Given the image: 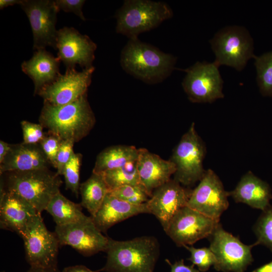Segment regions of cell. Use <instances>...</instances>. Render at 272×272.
Returning a JSON list of instances; mask_svg holds the SVG:
<instances>
[{
	"instance_id": "f546056e",
	"label": "cell",
	"mask_w": 272,
	"mask_h": 272,
	"mask_svg": "<svg viewBox=\"0 0 272 272\" xmlns=\"http://www.w3.org/2000/svg\"><path fill=\"white\" fill-rule=\"evenodd\" d=\"M109 193L121 200L135 205L147 202L151 197L142 184L124 185Z\"/></svg>"
},
{
	"instance_id": "4316f807",
	"label": "cell",
	"mask_w": 272,
	"mask_h": 272,
	"mask_svg": "<svg viewBox=\"0 0 272 272\" xmlns=\"http://www.w3.org/2000/svg\"><path fill=\"white\" fill-rule=\"evenodd\" d=\"M136 162L101 173L109 191L124 185L141 184Z\"/></svg>"
},
{
	"instance_id": "484cf974",
	"label": "cell",
	"mask_w": 272,
	"mask_h": 272,
	"mask_svg": "<svg viewBox=\"0 0 272 272\" xmlns=\"http://www.w3.org/2000/svg\"><path fill=\"white\" fill-rule=\"evenodd\" d=\"M81 206L93 217L102 204L109 191L101 174L92 172L90 177L80 184Z\"/></svg>"
},
{
	"instance_id": "603a6c76",
	"label": "cell",
	"mask_w": 272,
	"mask_h": 272,
	"mask_svg": "<svg viewBox=\"0 0 272 272\" xmlns=\"http://www.w3.org/2000/svg\"><path fill=\"white\" fill-rule=\"evenodd\" d=\"M229 194L236 202L245 203L262 211L270 206L272 198L268 184L250 171L242 176L234 189Z\"/></svg>"
},
{
	"instance_id": "2e32d148",
	"label": "cell",
	"mask_w": 272,
	"mask_h": 272,
	"mask_svg": "<svg viewBox=\"0 0 272 272\" xmlns=\"http://www.w3.org/2000/svg\"><path fill=\"white\" fill-rule=\"evenodd\" d=\"M96 44L87 35L73 27H64L57 32V57L66 69L80 65L83 69L93 66Z\"/></svg>"
},
{
	"instance_id": "5bb4252c",
	"label": "cell",
	"mask_w": 272,
	"mask_h": 272,
	"mask_svg": "<svg viewBox=\"0 0 272 272\" xmlns=\"http://www.w3.org/2000/svg\"><path fill=\"white\" fill-rule=\"evenodd\" d=\"M54 233L60 245H69L85 256L106 252L109 237L103 235L91 217L80 222L56 226Z\"/></svg>"
},
{
	"instance_id": "d6986e66",
	"label": "cell",
	"mask_w": 272,
	"mask_h": 272,
	"mask_svg": "<svg viewBox=\"0 0 272 272\" xmlns=\"http://www.w3.org/2000/svg\"><path fill=\"white\" fill-rule=\"evenodd\" d=\"M136 164L141 183L150 196L156 188L168 182L176 171L170 159L164 160L145 148L139 149Z\"/></svg>"
},
{
	"instance_id": "d4e9b609",
	"label": "cell",
	"mask_w": 272,
	"mask_h": 272,
	"mask_svg": "<svg viewBox=\"0 0 272 272\" xmlns=\"http://www.w3.org/2000/svg\"><path fill=\"white\" fill-rule=\"evenodd\" d=\"M45 211L52 216L56 226L80 222L89 218L83 213L81 203L72 201L60 191L52 198Z\"/></svg>"
},
{
	"instance_id": "6da1fadb",
	"label": "cell",
	"mask_w": 272,
	"mask_h": 272,
	"mask_svg": "<svg viewBox=\"0 0 272 272\" xmlns=\"http://www.w3.org/2000/svg\"><path fill=\"white\" fill-rule=\"evenodd\" d=\"M96 122L87 99V93L76 101L61 106L44 101L39 123L48 132L61 141L79 142L91 131Z\"/></svg>"
},
{
	"instance_id": "30bf717a",
	"label": "cell",
	"mask_w": 272,
	"mask_h": 272,
	"mask_svg": "<svg viewBox=\"0 0 272 272\" xmlns=\"http://www.w3.org/2000/svg\"><path fill=\"white\" fill-rule=\"evenodd\" d=\"M219 67L215 61H197L184 70L186 75L182 85L191 102L212 103L224 97L223 81Z\"/></svg>"
},
{
	"instance_id": "7c38bea8",
	"label": "cell",
	"mask_w": 272,
	"mask_h": 272,
	"mask_svg": "<svg viewBox=\"0 0 272 272\" xmlns=\"http://www.w3.org/2000/svg\"><path fill=\"white\" fill-rule=\"evenodd\" d=\"M219 222L185 206L175 215L165 232L177 246H191L209 238Z\"/></svg>"
},
{
	"instance_id": "f35d334b",
	"label": "cell",
	"mask_w": 272,
	"mask_h": 272,
	"mask_svg": "<svg viewBox=\"0 0 272 272\" xmlns=\"http://www.w3.org/2000/svg\"><path fill=\"white\" fill-rule=\"evenodd\" d=\"M12 145L0 141V164L4 160L11 149Z\"/></svg>"
},
{
	"instance_id": "d6a6232c",
	"label": "cell",
	"mask_w": 272,
	"mask_h": 272,
	"mask_svg": "<svg viewBox=\"0 0 272 272\" xmlns=\"http://www.w3.org/2000/svg\"><path fill=\"white\" fill-rule=\"evenodd\" d=\"M59 138L48 132L39 145L50 164L56 167V158L61 142Z\"/></svg>"
},
{
	"instance_id": "836d02e7",
	"label": "cell",
	"mask_w": 272,
	"mask_h": 272,
	"mask_svg": "<svg viewBox=\"0 0 272 272\" xmlns=\"http://www.w3.org/2000/svg\"><path fill=\"white\" fill-rule=\"evenodd\" d=\"M23 131V143L27 144H39L45 137L43 127L39 123H34L27 121L21 122Z\"/></svg>"
},
{
	"instance_id": "cb8c5ba5",
	"label": "cell",
	"mask_w": 272,
	"mask_h": 272,
	"mask_svg": "<svg viewBox=\"0 0 272 272\" xmlns=\"http://www.w3.org/2000/svg\"><path fill=\"white\" fill-rule=\"evenodd\" d=\"M139 149L133 146L115 145L107 147L97 156L93 173L101 174L136 162Z\"/></svg>"
},
{
	"instance_id": "74e56055",
	"label": "cell",
	"mask_w": 272,
	"mask_h": 272,
	"mask_svg": "<svg viewBox=\"0 0 272 272\" xmlns=\"http://www.w3.org/2000/svg\"><path fill=\"white\" fill-rule=\"evenodd\" d=\"M100 271V269L92 270L84 265H76L64 268L62 272H99Z\"/></svg>"
},
{
	"instance_id": "8d00e7d4",
	"label": "cell",
	"mask_w": 272,
	"mask_h": 272,
	"mask_svg": "<svg viewBox=\"0 0 272 272\" xmlns=\"http://www.w3.org/2000/svg\"><path fill=\"white\" fill-rule=\"evenodd\" d=\"M166 261L170 266V272H199L198 269L194 267V265L185 264L183 259L176 261L174 263H171L167 259Z\"/></svg>"
},
{
	"instance_id": "7bdbcfd3",
	"label": "cell",
	"mask_w": 272,
	"mask_h": 272,
	"mask_svg": "<svg viewBox=\"0 0 272 272\" xmlns=\"http://www.w3.org/2000/svg\"><path fill=\"white\" fill-rule=\"evenodd\" d=\"M2 272H5V271H2Z\"/></svg>"
},
{
	"instance_id": "d590c367",
	"label": "cell",
	"mask_w": 272,
	"mask_h": 272,
	"mask_svg": "<svg viewBox=\"0 0 272 272\" xmlns=\"http://www.w3.org/2000/svg\"><path fill=\"white\" fill-rule=\"evenodd\" d=\"M59 10L65 12H72L82 20L86 19L82 11L83 6L85 2L84 0H56L54 1Z\"/></svg>"
},
{
	"instance_id": "e575fe53",
	"label": "cell",
	"mask_w": 272,
	"mask_h": 272,
	"mask_svg": "<svg viewBox=\"0 0 272 272\" xmlns=\"http://www.w3.org/2000/svg\"><path fill=\"white\" fill-rule=\"evenodd\" d=\"M74 144L67 141L61 142L56 158V173L59 176L62 175L65 166L75 153L73 151Z\"/></svg>"
},
{
	"instance_id": "5b68a950",
	"label": "cell",
	"mask_w": 272,
	"mask_h": 272,
	"mask_svg": "<svg viewBox=\"0 0 272 272\" xmlns=\"http://www.w3.org/2000/svg\"><path fill=\"white\" fill-rule=\"evenodd\" d=\"M173 13L165 3L149 0H126L117 10L116 32L130 39L158 26Z\"/></svg>"
},
{
	"instance_id": "ac0fdd59",
	"label": "cell",
	"mask_w": 272,
	"mask_h": 272,
	"mask_svg": "<svg viewBox=\"0 0 272 272\" xmlns=\"http://www.w3.org/2000/svg\"><path fill=\"white\" fill-rule=\"evenodd\" d=\"M39 214L27 201L8 191L1 184L0 227L15 232L22 237L32 219Z\"/></svg>"
},
{
	"instance_id": "277c9868",
	"label": "cell",
	"mask_w": 272,
	"mask_h": 272,
	"mask_svg": "<svg viewBox=\"0 0 272 272\" xmlns=\"http://www.w3.org/2000/svg\"><path fill=\"white\" fill-rule=\"evenodd\" d=\"M62 181L48 168L8 172L7 188L29 203L41 214L58 192Z\"/></svg>"
},
{
	"instance_id": "8992f818",
	"label": "cell",
	"mask_w": 272,
	"mask_h": 272,
	"mask_svg": "<svg viewBox=\"0 0 272 272\" xmlns=\"http://www.w3.org/2000/svg\"><path fill=\"white\" fill-rule=\"evenodd\" d=\"M206 153L205 144L193 122L174 149L170 159L176 167L173 179L188 188L199 181L206 172L203 167Z\"/></svg>"
},
{
	"instance_id": "60d3db41",
	"label": "cell",
	"mask_w": 272,
	"mask_h": 272,
	"mask_svg": "<svg viewBox=\"0 0 272 272\" xmlns=\"http://www.w3.org/2000/svg\"><path fill=\"white\" fill-rule=\"evenodd\" d=\"M22 0H1L0 1V9H3L9 6H12L16 4L21 5Z\"/></svg>"
},
{
	"instance_id": "7402d4cb",
	"label": "cell",
	"mask_w": 272,
	"mask_h": 272,
	"mask_svg": "<svg viewBox=\"0 0 272 272\" xmlns=\"http://www.w3.org/2000/svg\"><path fill=\"white\" fill-rule=\"evenodd\" d=\"M60 60L45 49L36 50L28 60L21 64L22 71L31 79L34 85V94L54 82L61 75Z\"/></svg>"
},
{
	"instance_id": "8fae6325",
	"label": "cell",
	"mask_w": 272,
	"mask_h": 272,
	"mask_svg": "<svg viewBox=\"0 0 272 272\" xmlns=\"http://www.w3.org/2000/svg\"><path fill=\"white\" fill-rule=\"evenodd\" d=\"M30 22L33 36V49L52 47L56 49V29L59 9L54 1L22 0L20 5Z\"/></svg>"
},
{
	"instance_id": "83f0119b",
	"label": "cell",
	"mask_w": 272,
	"mask_h": 272,
	"mask_svg": "<svg viewBox=\"0 0 272 272\" xmlns=\"http://www.w3.org/2000/svg\"><path fill=\"white\" fill-rule=\"evenodd\" d=\"M254 58L260 92L263 96H272V51Z\"/></svg>"
},
{
	"instance_id": "e0dca14e",
	"label": "cell",
	"mask_w": 272,
	"mask_h": 272,
	"mask_svg": "<svg viewBox=\"0 0 272 272\" xmlns=\"http://www.w3.org/2000/svg\"><path fill=\"white\" fill-rule=\"evenodd\" d=\"M192 191L174 179L153 191L146 203L149 213L156 217L164 231L175 215L187 206Z\"/></svg>"
},
{
	"instance_id": "52a82bcc",
	"label": "cell",
	"mask_w": 272,
	"mask_h": 272,
	"mask_svg": "<svg viewBox=\"0 0 272 272\" xmlns=\"http://www.w3.org/2000/svg\"><path fill=\"white\" fill-rule=\"evenodd\" d=\"M210 42L216 56L214 61L219 66L226 65L241 71L248 61L255 56L253 39L243 26L225 27Z\"/></svg>"
},
{
	"instance_id": "9a60e30c",
	"label": "cell",
	"mask_w": 272,
	"mask_h": 272,
	"mask_svg": "<svg viewBox=\"0 0 272 272\" xmlns=\"http://www.w3.org/2000/svg\"><path fill=\"white\" fill-rule=\"evenodd\" d=\"M95 70L93 66L78 72L75 67L66 69L52 83L42 88L38 94L54 106L67 104L87 93Z\"/></svg>"
},
{
	"instance_id": "b9f144b4",
	"label": "cell",
	"mask_w": 272,
	"mask_h": 272,
	"mask_svg": "<svg viewBox=\"0 0 272 272\" xmlns=\"http://www.w3.org/2000/svg\"><path fill=\"white\" fill-rule=\"evenodd\" d=\"M252 272H272V261L261 265Z\"/></svg>"
},
{
	"instance_id": "1f68e13d",
	"label": "cell",
	"mask_w": 272,
	"mask_h": 272,
	"mask_svg": "<svg viewBox=\"0 0 272 272\" xmlns=\"http://www.w3.org/2000/svg\"><path fill=\"white\" fill-rule=\"evenodd\" d=\"M184 247L190 253L187 260L192 264L196 265L199 271L206 272L215 264L216 256L210 247L195 248L192 245L185 246Z\"/></svg>"
},
{
	"instance_id": "9c48e42d",
	"label": "cell",
	"mask_w": 272,
	"mask_h": 272,
	"mask_svg": "<svg viewBox=\"0 0 272 272\" xmlns=\"http://www.w3.org/2000/svg\"><path fill=\"white\" fill-rule=\"evenodd\" d=\"M26 259L32 267H57L59 243L54 232L45 226L41 214L28 224L23 236Z\"/></svg>"
},
{
	"instance_id": "4dcf8cb0",
	"label": "cell",
	"mask_w": 272,
	"mask_h": 272,
	"mask_svg": "<svg viewBox=\"0 0 272 272\" xmlns=\"http://www.w3.org/2000/svg\"><path fill=\"white\" fill-rule=\"evenodd\" d=\"M82 160V154L74 153L65 166L62 174L66 189L70 190L77 197L80 192V172Z\"/></svg>"
},
{
	"instance_id": "ffe728a7",
	"label": "cell",
	"mask_w": 272,
	"mask_h": 272,
	"mask_svg": "<svg viewBox=\"0 0 272 272\" xmlns=\"http://www.w3.org/2000/svg\"><path fill=\"white\" fill-rule=\"evenodd\" d=\"M141 214H150L146 202L135 205L121 200L109 192L92 220L102 233L115 224Z\"/></svg>"
},
{
	"instance_id": "44dd1931",
	"label": "cell",
	"mask_w": 272,
	"mask_h": 272,
	"mask_svg": "<svg viewBox=\"0 0 272 272\" xmlns=\"http://www.w3.org/2000/svg\"><path fill=\"white\" fill-rule=\"evenodd\" d=\"M50 164L39 144L23 142L12 145L11 149L0 164L1 174L14 171H27L48 168Z\"/></svg>"
},
{
	"instance_id": "4fadbf2b",
	"label": "cell",
	"mask_w": 272,
	"mask_h": 272,
	"mask_svg": "<svg viewBox=\"0 0 272 272\" xmlns=\"http://www.w3.org/2000/svg\"><path fill=\"white\" fill-rule=\"evenodd\" d=\"M229 192L212 169H209L192 189L187 206L220 222V217L229 206Z\"/></svg>"
},
{
	"instance_id": "7a4b0ae2",
	"label": "cell",
	"mask_w": 272,
	"mask_h": 272,
	"mask_svg": "<svg viewBox=\"0 0 272 272\" xmlns=\"http://www.w3.org/2000/svg\"><path fill=\"white\" fill-rule=\"evenodd\" d=\"M177 58L140 41L130 39L123 48L120 62L123 70L148 84L161 83L175 69Z\"/></svg>"
},
{
	"instance_id": "ba28073f",
	"label": "cell",
	"mask_w": 272,
	"mask_h": 272,
	"mask_svg": "<svg viewBox=\"0 0 272 272\" xmlns=\"http://www.w3.org/2000/svg\"><path fill=\"white\" fill-rule=\"evenodd\" d=\"M214 253V268L223 272H245L254 261L251 250L255 243L246 245L237 237L225 230L219 222L208 238Z\"/></svg>"
},
{
	"instance_id": "f1b7e54d",
	"label": "cell",
	"mask_w": 272,
	"mask_h": 272,
	"mask_svg": "<svg viewBox=\"0 0 272 272\" xmlns=\"http://www.w3.org/2000/svg\"><path fill=\"white\" fill-rule=\"evenodd\" d=\"M256 245L265 246L272 251V205L262 211L253 228Z\"/></svg>"
},
{
	"instance_id": "ab89813d",
	"label": "cell",
	"mask_w": 272,
	"mask_h": 272,
	"mask_svg": "<svg viewBox=\"0 0 272 272\" xmlns=\"http://www.w3.org/2000/svg\"><path fill=\"white\" fill-rule=\"evenodd\" d=\"M27 272H60L58 267L43 268L31 266Z\"/></svg>"
},
{
	"instance_id": "3957f363",
	"label": "cell",
	"mask_w": 272,
	"mask_h": 272,
	"mask_svg": "<svg viewBox=\"0 0 272 272\" xmlns=\"http://www.w3.org/2000/svg\"><path fill=\"white\" fill-rule=\"evenodd\" d=\"M105 272H154L160 255V244L154 236L118 241L109 237Z\"/></svg>"
}]
</instances>
